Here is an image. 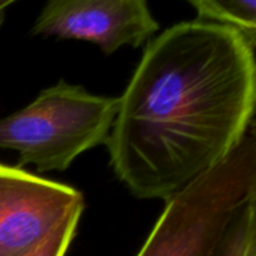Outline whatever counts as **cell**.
Returning <instances> with one entry per match:
<instances>
[{
    "instance_id": "7",
    "label": "cell",
    "mask_w": 256,
    "mask_h": 256,
    "mask_svg": "<svg viewBox=\"0 0 256 256\" xmlns=\"http://www.w3.org/2000/svg\"><path fill=\"white\" fill-rule=\"evenodd\" d=\"M218 256H256V205H253Z\"/></svg>"
},
{
    "instance_id": "3",
    "label": "cell",
    "mask_w": 256,
    "mask_h": 256,
    "mask_svg": "<svg viewBox=\"0 0 256 256\" xmlns=\"http://www.w3.org/2000/svg\"><path fill=\"white\" fill-rule=\"evenodd\" d=\"M118 106L119 98L60 80L0 119V150L18 152V168L65 170L78 156L107 142Z\"/></svg>"
},
{
    "instance_id": "4",
    "label": "cell",
    "mask_w": 256,
    "mask_h": 256,
    "mask_svg": "<svg viewBox=\"0 0 256 256\" xmlns=\"http://www.w3.org/2000/svg\"><path fill=\"white\" fill-rule=\"evenodd\" d=\"M84 210L83 194L18 166L0 164V256H28Z\"/></svg>"
},
{
    "instance_id": "10",
    "label": "cell",
    "mask_w": 256,
    "mask_h": 256,
    "mask_svg": "<svg viewBox=\"0 0 256 256\" xmlns=\"http://www.w3.org/2000/svg\"><path fill=\"white\" fill-rule=\"evenodd\" d=\"M254 122H256V120H254Z\"/></svg>"
},
{
    "instance_id": "1",
    "label": "cell",
    "mask_w": 256,
    "mask_h": 256,
    "mask_svg": "<svg viewBox=\"0 0 256 256\" xmlns=\"http://www.w3.org/2000/svg\"><path fill=\"white\" fill-rule=\"evenodd\" d=\"M256 114V53L236 29L206 20L154 36L119 96L106 142L120 182L164 202L224 163Z\"/></svg>"
},
{
    "instance_id": "9",
    "label": "cell",
    "mask_w": 256,
    "mask_h": 256,
    "mask_svg": "<svg viewBox=\"0 0 256 256\" xmlns=\"http://www.w3.org/2000/svg\"><path fill=\"white\" fill-rule=\"evenodd\" d=\"M18 0H0V29H2L5 18H6V11L10 10L11 5H14Z\"/></svg>"
},
{
    "instance_id": "6",
    "label": "cell",
    "mask_w": 256,
    "mask_h": 256,
    "mask_svg": "<svg viewBox=\"0 0 256 256\" xmlns=\"http://www.w3.org/2000/svg\"><path fill=\"white\" fill-rule=\"evenodd\" d=\"M200 20L240 30L256 50V0H187Z\"/></svg>"
},
{
    "instance_id": "8",
    "label": "cell",
    "mask_w": 256,
    "mask_h": 256,
    "mask_svg": "<svg viewBox=\"0 0 256 256\" xmlns=\"http://www.w3.org/2000/svg\"><path fill=\"white\" fill-rule=\"evenodd\" d=\"M80 217L82 214L70 217L28 256H65L76 236Z\"/></svg>"
},
{
    "instance_id": "2",
    "label": "cell",
    "mask_w": 256,
    "mask_h": 256,
    "mask_svg": "<svg viewBox=\"0 0 256 256\" xmlns=\"http://www.w3.org/2000/svg\"><path fill=\"white\" fill-rule=\"evenodd\" d=\"M256 205V122L218 168L166 200L136 256H218Z\"/></svg>"
},
{
    "instance_id": "5",
    "label": "cell",
    "mask_w": 256,
    "mask_h": 256,
    "mask_svg": "<svg viewBox=\"0 0 256 256\" xmlns=\"http://www.w3.org/2000/svg\"><path fill=\"white\" fill-rule=\"evenodd\" d=\"M158 29L148 0H47L32 34L90 42L112 54L148 44Z\"/></svg>"
}]
</instances>
